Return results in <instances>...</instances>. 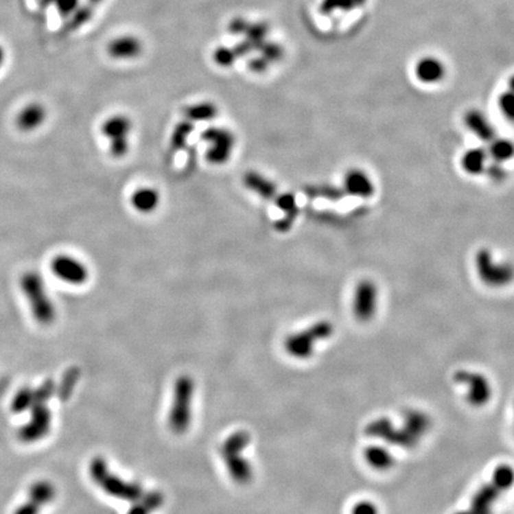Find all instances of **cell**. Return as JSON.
Wrapping results in <instances>:
<instances>
[{"label":"cell","instance_id":"obj_1","mask_svg":"<svg viewBox=\"0 0 514 514\" xmlns=\"http://www.w3.org/2000/svg\"><path fill=\"white\" fill-rule=\"evenodd\" d=\"M251 443V436L246 430H240L230 434L220 447V456L230 478L235 482L246 486L254 478V469L243 452Z\"/></svg>","mask_w":514,"mask_h":514},{"label":"cell","instance_id":"obj_2","mask_svg":"<svg viewBox=\"0 0 514 514\" xmlns=\"http://www.w3.org/2000/svg\"><path fill=\"white\" fill-rule=\"evenodd\" d=\"M90 475L93 482L98 484V487L116 499L135 502L145 493L139 482L126 481L121 476L113 474L110 470L108 460L102 456L94 457L91 460Z\"/></svg>","mask_w":514,"mask_h":514},{"label":"cell","instance_id":"obj_3","mask_svg":"<svg viewBox=\"0 0 514 514\" xmlns=\"http://www.w3.org/2000/svg\"><path fill=\"white\" fill-rule=\"evenodd\" d=\"M19 283L36 322L40 325H50L56 318V309L42 275L36 270H27L22 274Z\"/></svg>","mask_w":514,"mask_h":514},{"label":"cell","instance_id":"obj_4","mask_svg":"<svg viewBox=\"0 0 514 514\" xmlns=\"http://www.w3.org/2000/svg\"><path fill=\"white\" fill-rule=\"evenodd\" d=\"M194 394L196 382L192 377L179 376L175 381L173 400L168 413V425L175 434H186L192 424Z\"/></svg>","mask_w":514,"mask_h":514},{"label":"cell","instance_id":"obj_5","mask_svg":"<svg viewBox=\"0 0 514 514\" xmlns=\"http://www.w3.org/2000/svg\"><path fill=\"white\" fill-rule=\"evenodd\" d=\"M332 331L334 327L330 323H316L306 330L288 336L285 340V349L292 358L306 360L312 356L318 342L329 338L332 335Z\"/></svg>","mask_w":514,"mask_h":514},{"label":"cell","instance_id":"obj_6","mask_svg":"<svg viewBox=\"0 0 514 514\" xmlns=\"http://www.w3.org/2000/svg\"><path fill=\"white\" fill-rule=\"evenodd\" d=\"M202 139L207 144L206 160L211 165H225L231 159L236 139L230 130L211 126L202 131Z\"/></svg>","mask_w":514,"mask_h":514},{"label":"cell","instance_id":"obj_7","mask_svg":"<svg viewBox=\"0 0 514 514\" xmlns=\"http://www.w3.org/2000/svg\"><path fill=\"white\" fill-rule=\"evenodd\" d=\"M475 266L478 277L487 286L505 287L514 280V267L506 262H498L493 257L492 253L482 249L478 253L475 259Z\"/></svg>","mask_w":514,"mask_h":514},{"label":"cell","instance_id":"obj_8","mask_svg":"<svg viewBox=\"0 0 514 514\" xmlns=\"http://www.w3.org/2000/svg\"><path fill=\"white\" fill-rule=\"evenodd\" d=\"M132 130V121L124 115L110 117L104 121L102 134L110 142V152L115 159H121L129 152L130 132Z\"/></svg>","mask_w":514,"mask_h":514},{"label":"cell","instance_id":"obj_9","mask_svg":"<svg viewBox=\"0 0 514 514\" xmlns=\"http://www.w3.org/2000/svg\"><path fill=\"white\" fill-rule=\"evenodd\" d=\"M30 414V421L19 430V441L29 444L45 439L51 428V412L47 404H34Z\"/></svg>","mask_w":514,"mask_h":514},{"label":"cell","instance_id":"obj_10","mask_svg":"<svg viewBox=\"0 0 514 514\" xmlns=\"http://www.w3.org/2000/svg\"><path fill=\"white\" fill-rule=\"evenodd\" d=\"M50 268L55 277L73 286L84 285L90 277L89 268L82 261L66 254L55 256L50 264Z\"/></svg>","mask_w":514,"mask_h":514},{"label":"cell","instance_id":"obj_11","mask_svg":"<svg viewBox=\"0 0 514 514\" xmlns=\"http://www.w3.org/2000/svg\"><path fill=\"white\" fill-rule=\"evenodd\" d=\"M353 313L362 322H368L375 316L377 309V288L371 280L358 283L353 301Z\"/></svg>","mask_w":514,"mask_h":514},{"label":"cell","instance_id":"obj_12","mask_svg":"<svg viewBox=\"0 0 514 514\" xmlns=\"http://www.w3.org/2000/svg\"><path fill=\"white\" fill-rule=\"evenodd\" d=\"M143 51V43L134 35H121L116 37L108 45V54L115 60H134Z\"/></svg>","mask_w":514,"mask_h":514},{"label":"cell","instance_id":"obj_13","mask_svg":"<svg viewBox=\"0 0 514 514\" xmlns=\"http://www.w3.org/2000/svg\"><path fill=\"white\" fill-rule=\"evenodd\" d=\"M345 192L353 197L367 199L374 194V184L369 175L361 170H351L344 176Z\"/></svg>","mask_w":514,"mask_h":514},{"label":"cell","instance_id":"obj_14","mask_svg":"<svg viewBox=\"0 0 514 514\" xmlns=\"http://www.w3.org/2000/svg\"><path fill=\"white\" fill-rule=\"evenodd\" d=\"M465 126L470 132L484 142L495 139V129L487 116L480 110H469L465 115Z\"/></svg>","mask_w":514,"mask_h":514},{"label":"cell","instance_id":"obj_15","mask_svg":"<svg viewBox=\"0 0 514 514\" xmlns=\"http://www.w3.org/2000/svg\"><path fill=\"white\" fill-rule=\"evenodd\" d=\"M414 72L418 80L421 81L423 84L432 85L441 82L444 79L447 69L441 60L429 56L418 61Z\"/></svg>","mask_w":514,"mask_h":514},{"label":"cell","instance_id":"obj_16","mask_svg":"<svg viewBox=\"0 0 514 514\" xmlns=\"http://www.w3.org/2000/svg\"><path fill=\"white\" fill-rule=\"evenodd\" d=\"M243 184L249 191L255 193L266 200H273L277 198V185L259 172H255V170L246 172L243 176Z\"/></svg>","mask_w":514,"mask_h":514},{"label":"cell","instance_id":"obj_17","mask_svg":"<svg viewBox=\"0 0 514 514\" xmlns=\"http://www.w3.org/2000/svg\"><path fill=\"white\" fill-rule=\"evenodd\" d=\"M47 119V110L40 103L27 104L17 116L16 124L22 131H34L38 129Z\"/></svg>","mask_w":514,"mask_h":514},{"label":"cell","instance_id":"obj_18","mask_svg":"<svg viewBox=\"0 0 514 514\" xmlns=\"http://www.w3.org/2000/svg\"><path fill=\"white\" fill-rule=\"evenodd\" d=\"M130 202L137 212L148 215V213L154 212L159 207L160 202H161V196L155 188L141 187L137 188L132 193Z\"/></svg>","mask_w":514,"mask_h":514},{"label":"cell","instance_id":"obj_19","mask_svg":"<svg viewBox=\"0 0 514 514\" xmlns=\"http://www.w3.org/2000/svg\"><path fill=\"white\" fill-rule=\"evenodd\" d=\"M463 379L465 381L463 382H468L469 385V393H468V400L470 403L474 404L476 406L483 405L488 401V399L491 397V386L488 382L487 379L481 374H463Z\"/></svg>","mask_w":514,"mask_h":514},{"label":"cell","instance_id":"obj_20","mask_svg":"<svg viewBox=\"0 0 514 514\" xmlns=\"http://www.w3.org/2000/svg\"><path fill=\"white\" fill-rule=\"evenodd\" d=\"M274 200H275L277 207L285 213V217L275 224V228L279 231L286 233L292 228L294 220H296L298 212H299L296 199L292 193H285V194H281V196L275 198Z\"/></svg>","mask_w":514,"mask_h":514},{"label":"cell","instance_id":"obj_21","mask_svg":"<svg viewBox=\"0 0 514 514\" xmlns=\"http://www.w3.org/2000/svg\"><path fill=\"white\" fill-rule=\"evenodd\" d=\"M165 502V495L161 492H145L131 505L128 514H154L160 510Z\"/></svg>","mask_w":514,"mask_h":514},{"label":"cell","instance_id":"obj_22","mask_svg":"<svg viewBox=\"0 0 514 514\" xmlns=\"http://www.w3.org/2000/svg\"><path fill=\"white\" fill-rule=\"evenodd\" d=\"M460 165L465 173L470 175L482 174L487 170V152L481 148L469 149L463 154Z\"/></svg>","mask_w":514,"mask_h":514},{"label":"cell","instance_id":"obj_23","mask_svg":"<svg viewBox=\"0 0 514 514\" xmlns=\"http://www.w3.org/2000/svg\"><path fill=\"white\" fill-rule=\"evenodd\" d=\"M218 111L220 110L217 108V105L211 102L192 104L183 110L185 118L194 124L198 121H213L215 117L218 116Z\"/></svg>","mask_w":514,"mask_h":514},{"label":"cell","instance_id":"obj_24","mask_svg":"<svg viewBox=\"0 0 514 514\" xmlns=\"http://www.w3.org/2000/svg\"><path fill=\"white\" fill-rule=\"evenodd\" d=\"M55 498H56V488L53 483L47 480L36 481L29 488V500L36 502L37 505L40 507L48 505L54 500Z\"/></svg>","mask_w":514,"mask_h":514},{"label":"cell","instance_id":"obj_25","mask_svg":"<svg viewBox=\"0 0 514 514\" xmlns=\"http://www.w3.org/2000/svg\"><path fill=\"white\" fill-rule=\"evenodd\" d=\"M269 27L266 22L249 23L246 27V32L243 35V40H246L251 47L253 51L255 53L264 47V43L267 42L268 37Z\"/></svg>","mask_w":514,"mask_h":514},{"label":"cell","instance_id":"obj_26","mask_svg":"<svg viewBox=\"0 0 514 514\" xmlns=\"http://www.w3.org/2000/svg\"><path fill=\"white\" fill-rule=\"evenodd\" d=\"M194 131V123L186 121H180L173 130L170 136V150L173 152L183 150L187 145L188 139Z\"/></svg>","mask_w":514,"mask_h":514},{"label":"cell","instance_id":"obj_27","mask_svg":"<svg viewBox=\"0 0 514 514\" xmlns=\"http://www.w3.org/2000/svg\"><path fill=\"white\" fill-rule=\"evenodd\" d=\"M489 155L498 163H505L514 157V143L510 139H494L491 141Z\"/></svg>","mask_w":514,"mask_h":514},{"label":"cell","instance_id":"obj_28","mask_svg":"<svg viewBox=\"0 0 514 514\" xmlns=\"http://www.w3.org/2000/svg\"><path fill=\"white\" fill-rule=\"evenodd\" d=\"M79 379H80V369L78 367L69 368L63 374L62 380L60 382L58 387H56L58 399L61 401H67L68 399L71 398Z\"/></svg>","mask_w":514,"mask_h":514},{"label":"cell","instance_id":"obj_29","mask_svg":"<svg viewBox=\"0 0 514 514\" xmlns=\"http://www.w3.org/2000/svg\"><path fill=\"white\" fill-rule=\"evenodd\" d=\"M367 3V0H322L320 12L331 14L337 11L349 12L353 10L361 8Z\"/></svg>","mask_w":514,"mask_h":514},{"label":"cell","instance_id":"obj_30","mask_svg":"<svg viewBox=\"0 0 514 514\" xmlns=\"http://www.w3.org/2000/svg\"><path fill=\"white\" fill-rule=\"evenodd\" d=\"M34 404H35V389L23 387L14 395V400L11 403V410L14 413H23V412L30 411Z\"/></svg>","mask_w":514,"mask_h":514},{"label":"cell","instance_id":"obj_31","mask_svg":"<svg viewBox=\"0 0 514 514\" xmlns=\"http://www.w3.org/2000/svg\"><path fill=\"white\" fill-rule=\"evenodd\" d=\"M366 458L369 462V465L376 469H388L393 463L392 455H389L388 452L384 450L382 447H371L368 450Z\"/></svg>","mask_w":514,"mask_h":514},{"label":"cell","instance_id":"obj_32","mask_svg":"<svg viewBox=\"0 0 514 514\" xmlns=\"http://www.w3.org/2000/svg\"><path fill=\"white\" fill-rule=\"evenodd\" d=\"M212 58L215 65L222 68L231 67L237 61V55L235 53L233 47H225V45L217 47L212 54Z\"/></svg>","mask_w":514,"mask_h":514},{"label":"cell","instance_id":"obj_33","mask_svg":"<svg viewBox=\"0 0 514 514\" xmlns=\"http://www.w3.org/2000/svg\"><path fill=\"white\" fill-rule=\"evenodd\" d=\"M259 55L262 56L269 65H273V63L281 61L285 56V49L281 45H279L277 42L267 40L264 47L259 50Z\"/></svg>","mask_w":514,"mask_h":514},{"label":"cell","instance_id":"obj_34","mask_svg":"<svg viewBox=\"0 0 514 514\" xmlns=\"http://www.w3.org/2000/svg\"><path fill=\"white\" fill-rule=\"evenodd\" d=\"M42 3L45 5H54L58 14L67 19L80 6L79 0H42Z\"/></svg>","mask_w":514,"mask_h":514},{"label":"cell","instance_id":"obj_35","mask_svg":"<svg viewBox=\"0 0 514 514\" xmlns=\"http://www.w3.org/2000/svg\"><path fill=\"white\" fill-rule=\"evenodd\" d=\"M56 393V385L51 379L45 380L38 388L35 389V404H47Z\"/></svg>","mask_w":514,"mask_h":514},{"label":"cell","instance_id":"obj_36","mask_svg":"<svg viewBox=\"0 0 514 514\" xmlns=\"http://www.w3.org/2000/svg\"><path fill=\"white\" fill-rule=\"evenodd\" d=\"M499 108L506 119L514 123V92L507 91L499 98Z\"/></svg>","mask_w":514,"mask_h":514},{"label":"cell","instance_id":"obj_37","mask_svg":"<svg viewBox=\"0 0 514 514\" xmlns=\"http://www.w3.org/2000/svg\"><path fill=\"white\" fill-rule=\"evenodd\" d=\"M93 17V10L91 6H79L71 16V27L78 29Z\"/></svg>","mask_w":514,"mask_h":514},{"label":"cell","instance_id":"obj_38","mask_svg":"<svg viewBox=\"0 0 514 514\" xmlns=\"http://www.w3.org/2000/svg\"><path fill=\"white\" fill-rule=\"evenodd\" d=\"M249 21H246L243 17H236L233 19L228 24V30L230 34L236 35V36H243L246 32V27L249 25Z\"/></svg>","mask_w":514,"mask_h":514},{"label":"cell","instance_id":"obj_39","mask_svg":"<svg viewBox=\"0 0 514 514\" xmlns=\"http://www.w3.org/2000/svg\"><path fill=\"white\" fill-rule=\"evenodd\" d=\"M269 67H270V65L259 55L256 58H250L249 62H248V68L250 69L251 72L254 73L266 72Z\"/></svg>","mask_w":514,"mask_h":514},{"label":"cell","instance_id":"obj_40","mask_svg":"<svg viewBox=\"0 0 514 514\" xmlns=\"http://www.w3.org/2000/svg\"><path fill=\"white\" fill-rule=\"evenodd\" d=\"M40 506L32 500L24 501L14 510V514H40Z\"/></svg>","mask_w":514,"mask_h":514},{"label":"cell","instance_id":"obj_41","mask_svg":"<svg viewBox=\"0 0 514 514\" xmlns=\"http://www.w3.org/2000/svg\"><path fill=\"white\" fill-rule=\"evenodd\" d=\"M486 172L491 176V179L494 180V181H501V180L505 179L506 170L501 167V163H498V162L491 165L488 170H486Z\"/></svg>","mask_w":514,"mask_h":514},{"label":"cell","instance_id":"obj_42","mask_svg":"<svg viewBox=\"0 0 514 514\" xmlns=\"http://www.w3.org/2000/svg\"><path fill=\"white\" fill-rule=\"evenodd\" d=\"M353 514H377V509L374 504L371 502H367V501H362L358 505L355 506V509L353 511Z\"/></svg>","mask_w":514,"mask_h":514},{"label":"cell","instance_id":"obj_43","mask_svg":"<svg viewBox=\"0 0 514 514\" xmlns=\"http://www.w3.org/2000/svg\"><path fill=\"white\" fill-rule=\"evenodd\" d=\"M5 61V51L4 49H3V47L0 45V68H1V66H3V63H4Z\"/></svg>","mask_w":514,"mask_h":514},{"label":"cell","instance_id":"obj_44","mask_svg":"<svg viewBox=\"0 0 514 514\" xmlns=\"http://www.w3.org/2000/svg\"><path fill=\"white\" fill-rule=\"evenodd\" d=\"M509 90L514 92V75L511 76L510 81H509Z\"/></svg>","mask_w":514,"mask_h":514},{"label":"cell","instance_id":"obj_45","mask_svg":"<svg viewBox=\"0 0 514 514\" xmlns=\"http://www.w3.org/2000/svg\"><path fill=\"white\" fill-rule=\"evenodd\" d=\"M89 1H90V4L99 5V4H102L104 0H89Z\"/></svg>","mask_w":514,"mask_h":514}]
</instances>
